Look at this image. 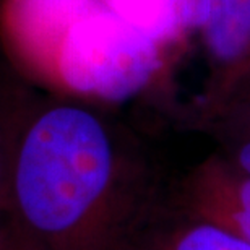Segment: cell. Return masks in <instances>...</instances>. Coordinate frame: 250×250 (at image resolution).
Here are the masks:
<instances>
[{"label": "cell", "mask_w": 250, "mask_h": 250, "mask_svg": "<svg viewBox=\"0 0 250 250\" xmlns=\"http://www.w3.org/2000/svg\"><path fill=\"white\" fill-rule=\"evenodd\" d=\"M158 197L125 171L93 112L57 106L20 143L5 218L26 250H137L159 214Z\"/></svg>", "instance_id": "cell-1"}, {"label": "cell", "mask_w": 250, "mask_h": 250, "mask_svg": "<svg viewBox=\"0 0 250 250\" xmlns=\"http://www.w3.org/2000/svg\"><path fill=\"white\" fill-rule=\"evenodd\" d=\"M154 41L112 10L80 18L63 38L59 72L70 88L109 101L138 93L158 68Z\"/></svg>", "instance_id": "cell-2"}, {"label": "cell", "mask_w": 250, "mask_h": 250, "mask_svg": "<svg viewBox=\"0 0 250 250\" xmlns=\"http://www.w3.org/2000/svg\"><path fill=\"white\" fill-rule=\"evenodd\" d=\"M184 213L203 219L250 246V176L241 167L208 164L182 195Z\"/></svg>", "instance_id": "cell-3"}, {"label": "cell", "mask_w": 250, "mask_h": 250, "mask_svg": "<svg viewBox=\"0 0 250 250\" xmlns=\"http://www.w3.org/2000/svg\"><path fill=\"white\" fill-rule=\"evenodd\" d=\"M137 250H250L221 228L182 213L164 219L158 214Z\"/></svg>", "instance_id": "cell-4"}, {"label": "cell", "mask_w": 250, "mask_h": 250, "mask_svg": "<svg viewBox=\"0 0 250 250\" xmlns=\"http://www.w3.org/2000/svg\"><path fill=\"white\" fill-rule=\"evenodd\" d=\"M91 0H18V23L28 38L46 39L93 12Z\"/></svg>", "instance_id": "cell-5"}, {"label": "cell", "mask_w": 250, "mask_h": 250, "mask_svg": "<svg viewBox=\"0 0 250 250\" xmlns=\"http://www.w3.org/2000/svg\"><path fill=\"white\" fill-rule=\"evenodd\" d=\"M208 39L223 59L239 56L250 42V0H213Z\"/></svg>", "instance_id": "cell-6"}, {"label": "cell", "mask_w": 250, "mask_h": 250, "mask_svg": "<svg viewBox=\"0 0 250 250\" xmlns=\"http://www.w3.org/2000/svg\"><path fill=\"white\" fill-rule=\"evenodd\" d=\"M111 10L148 38L167 36L181 17V0H109Z\"/></svg>", "instance_id": "cell-7"}, {"label": "cell", "mask_w": 250, "mask_h": 250, "mask_svg": "<svg viewBox=\"0 0 250 250\" xmlns=\"http://www.w3.org/2000/svg\"><path fill=\"white\" fill-rule=\"evenodd\" d=\"M213 10V0H181V18L190 26L207 24Z\"/></svg>", "instance_id": "cell-8"}, {"label": "cell", "mask_w": 250, "mask_h": 250, "mask_svg": "<svg viewBox=\"0 0 250 250\" xmlns=\"http://www.w3.org/2000/svg\"><path fill=\"white\" fill-rule=\"evenodd\" d=\"M0 250H26L13 226L2 214H0Z\"/></svg>", "instance_id": "cell-9"}, {"label": "cell", "mask_w": 250, "mask_h": 250, "mask_svg": "<svg viewBox=\"0 0 250 250\" xmlns=\"http://www.w3.org/2000/svg\"><path fill=\"white\" fill-rule=\"evenodd\" d=\"M10 171H12V167L5 163L3 149H2V145H0V214H2V216H5V208H7Z\"/></svg>", "instance_id": "cell-10"}, {"label": "cell", "mask_w": 250, "mask_h": 250, "mask_svg": "<svg viewBox=\"0 0 250 250\" xmlns=\"http://www.w3.org/2000/svg\"><path fill=\"white\" fill-rule=\"evenodd\" d=\"M237 164H239V167H241L244 172H247L250 176V142L246 143L241 149H239Z\"/></svg>", "instance_id": "cell-11"}]
</instances>
